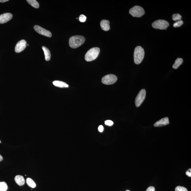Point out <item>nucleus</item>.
Segmentation results:
<instances>
[{
  "mask_svg": "<svg viewBox=\"0 0 191 191\" xmlns=\"http://www.w3.org/2000/svg\"><path fill=\"white\" fill-rule=\"evenodd\" d=\"M85 41V38L83 36H73L70 37L69 40V45L71 48L75 49L82 46Z\"/></svg>",
  "mask_w": 191,
  "mask_h": 191,
  "instance_id": "1",
  "label": "nucleus"
},
{
  "mask_svg": "<svg viewBox=\"0 0 191 191\" xmlns=\"http://www.w3.org/2000/svg\"><path fill=\"white\" fill-rule=\"evenodd\" d=\"M145 52L144 50L140 46H137L135 48L134 52V61L135 64H140L143 60Z\"/></svg>",
  "mask_w": 191,
  "mask_h": 191,
  "instance_id": "2",
  "label": "nucleus"
},
{
  "mask_svg": "<svg viewBox=\"0 0 191 191\" xmlns=\"http://www.w3.org/2000/svg\"><path fill=\"white\" fill-rule=\"evenodd\" d=\"M100 52V48H93L89 50L85 54V58L86 61L90 62L96 59Z\"/></svg>",
  "mask_w": 191,
  "mask_h": 191,
  "instance_id": "3",
  "label": "nucleus"
},
{
  "mask_svg": "<svg viewBox=\"0 0 191 191\" xmlns=\"http://www.w3.org/2000/svg\"><path fill=\"white\" fill-rule=\"evenodd\" d=\"M129 13L134 17H140L145 13L143 8L139 6H135L129 10Z\"/></svg>",
  "mask_w": 191,
  "mask_h": 191,
  "instance_id": "4",
  "label": "nucleus"
},
{
  "mask_svg": "<svg viewBox=\"0 0 191 191\" xmlns=\"http://www.w3.org/2000/svg\"><path fill=\"white\" fill-rule=\"evenodd\" d=\"M169 25V23L168 21L162 19L156 20L152 24L153 28L160 30L166 29Z\"/></svg>",
  "mask_w": 191,
  "mask_h": 191,
  "instance_id": "5",
  "label": "nucleus"
},
{
  "mask_svg": "<svg viewBox=\"0 0 191 191\" xmlns=\"http://www.w3.org/2000/svg\"><path fill=\"white\" fill-rule=\"evenodd\" d=\"M117 80V77L115 75L110 74L104 76L102 79V82L105 85H112L115 83Z\"/></svg>",
  "mask_w": 191,
  "mask_h": 191,
  "instance_id": "6",
  "label": "nucleus"
},
{
  "mask_svg": "<svg viewBox=\"0 0 191 191\" xmlns=\"http://www.w3.org/2000/svg\"><path fill=\"white\" fill-rule=\"evenodd\" d=\"M146 97V91L145 89H142L138 93L135 99V105L137 107H139L145 100Z\"/></svg>",
  "mask_w": 191,
  "mask_h": 191,
  "instance_id": "7",
  "label": "nucleus"
},
{
  "mask_svg": "<svg viewBox=\"0 0 191 191\" xmlns=\"http://www.w3.org/2000/svg\"><path fill=\"white\" fill-rule=\"evenodd\" d=\"M34 29L36 31L41 35L48 37H52V34L50 31L45 29L44 28H42V27L38 25H35V26H34Z\"/></svg>",
  "mask_w": 191,
  "mask_h": 191,
  "instance_id": "8",
  "label": "nucleus"
},
{
  "mask_svg": "<svg viewBox=\"0 0 191 191\" xmlns=\"http://www.w3.org/2000/svg\"><path fill=\"white\" fill-rule=\"evenodd\" d=\"M27 42L25 40H22L18 42L15 47V52L16 53H19L22 52L26 48Z\"/></svg>",
  "mask_w": 191,
  "mask_h": 191,
  "instance_id": "9",
  "label": "nucleus"
},
{
  "mask_svg": "<svg viewBox=\"0 0 191 191\" xmlns=\"http://www.w3.org/2000/svg\"><path fill=\"white\" fill-rule=\"evenodd\" d=\"M13 15L10 13H5L0 15V24L7 23L13 18Z\"/></svg>",
  "mask_w": 191,
  "mask_h": 191,
  "instance_id": "10",
  "label": "nucleus"
},
{
  "mask_svg": "<svg viewBox=\"0 0 191 191\" xmlns=\"http://www.w3.org/2000/svg\"><path fill=\"white\" fill-rule=\"evenodd\" d=\"M169 124V119L168 117H165L155 123V127H161V126L168 125Z\"/></svg>",
  "mask_w": 191,
  "mask_h": 191,
  "instance_id": "11",
  "label": "nucleus"
},
{
  "mask_svg": "<svg viewBox=\"0 0 191 191\" xmlns=\"http://www.w3.org/2000/svg\"><path fill=\"white\" fill-rule=\"evenodd\" d=\"M109 23L110 22L108 20L104 19L101 21L100 22V25L102 29L104 31H109L110 28Z\"/></svg>",
  "mask_w": 191,
  "mask_h": 191,
  "instance_id": "12",
  "label": "nucleus"
},
{
  "mask_svg": "<svg viewBox=\"0 0 191 191\" xmlns=\"http://www.w3.org/2000/svg\"><path fill=\"white\" fill-rule=\"evenodd\" d=\"M16 183L19 186H23L25 183V180L23 176L21 175H17L15 178Z\"/></svg>",
  "mask_w": 191,
  "mask_h": 191,
  "instance_id": "13",
  "label": "nucleus"
},
{
  "mask_svg": "<svg viewBox=\"0 0 191 191\" xmlns=\"http://www.w3.org/2000/svg\"><path fill=\"white\" fill-rule=\"evenodd\" d=\"M52 83L54 86L58 88H67L69 87V85L67 83L62 81L55 80Z\"/></svg>",
  "mask_w": 191,
  "mask_h": 191,
  "instance_id": "14",
  "label": "nucleus"
},
{
  "mask_svg": "<svg viewBox=\"0 0 191 191\" xmlns=\"http://www.w3.org/2000/svg\"><path fill=\"white\" fill-rule=\"evenodd\" d=\"M42 49H43L44 52L45 60L46 61H49L50 60L51 58L50 51L47 48L45 47V46H43Z\"/></svg>",
  "mask_w": 191,
  "mask_h": 191,
  "instance_id": "15",
  "label": "nucleus"
},
{
  "mask_svg": "<svg viewBox=\"0 0 191 191\" xmlns=\"http://www.w3.org/2000/svg\"><path fill=\"white\" fill-rule=\"evenodd\" d=\"M183 62V60L182 58H177L175 61L172 67L174 69L178 68L180 65H181Z\"/></svg>",
  "mask_w": 191,
  "mask_h": 191,
  "instance_id": "16",
  "label": "nucleus"
},
{
  "mask_svg": "<svg viewBox=\"0 0 191 191\" xmlns=\"http://www.w3.org/2000/svg\"><path fill=\"white\" fill-rule=\"evenodd\" d=\"M27 1L30 5L34 8H39L40 7L39 3L36 0H27Z\"/></svg>",
  "mask_w": 191,
  "mask_h": 191,
  "instance_id": "17",
  "label": "nucleus"
},
{
  "mask_svg": "<svg viewBox=\"0 0 191 191\" xmlns=\"http://www.w3.org/2000/svg\"><path fill=\"white\" fill-rule=\"evenodd\" d=\"M26 183L30 187L34 188H35L36 187V184L35 182L31 178H27L26 179Z\"/></svg>",
  "mask_w": 191,
  "mask_h": 191,
  "instance_id": "18",
  "label": "nucleus"
},
{
  "mask_svg": "<svg viewBox=\"0 0 191 191\" xmlns=\"http://www.w3.org/2000/svg\"><path fill=\"white\" fill-rule=\"evenodd\" d=\"M7 188V184L5 182H0V191H6Z\"/></svg>",
  "mask_w": 191,
  "mask_h": 191,
  "instance_id": "19",
  "label": "nucleus"
},
{
  "mask_svg": "<svg viewBox=\"0 0 191 191\" xmlns=\"http://www.w3.org/2000/svg\"><path fill=\"white\" fill-rule=\"evenodd\" d=\"M182 16L178 13L174 14L172 15V19L174 21L181 20Z\"/></svg>",
  "mask_w": 191,
  "mask_h": 191,
  "instance_id": "20",
  "label": "nucleus"
},
{
  "mask_svg": "<svg viewBox=\"0 0 191 191\" xmlns=\"http://www.w3.org/2000/svg\"><path fill=\"white\" fill-rule=\"evenodd\" d=\"M183 21L180 20V21H177V22H176L174 24L173 26L174 27L176 28L177 27H180L182 25H183Z\"/></svg>",
  "mask_w": 191,
  "mask_h": 191,
  "instance_id": "21",
  "label": "nucleus"
},
{
  "mask_svg": "<svg viewBox=\"0 0 191 191\" xmlns=\"http://www.w3.org/2000/svg\"><path fill=\"white\" fill-rule=\"evenodd\" d=\"M175 191H188L187 189L183 186H177L175 188Z\"/></svg>",
  "mask_w": 191,
  "mask_h": 191,
  "instance_id": "22",
  "label": "nucleus"
},
{
  "mask_svg": "<svg viewBox=\"0 0 191 191\" xmlns=\"http://www.w3.org/2000/svg\"><path fill=\"white\" fill-rule=\"evenodd\" d=\"M86 17L84 15H81L79 17L80 21L82 22H85L86 20Z\"/></svg>",
  "mask_w": 191,
  "mask_h": 191,
  "instance_id": "23",
  "label": "nucleus"
},
{
  "mask_svg": "<svg viewBox=\"0 0 191 191\" xmlns=\"http://www.w3.org/2000/svg\"><path fill=\"white\" fill-rule=\"evenodd\" d=\"M105 124L107 125L111 126L113 125L114 123L113 121L110 120H107L105 121Z\"/></svg>",
  "mask_w": 191,
  "mask_h": 191,
  "instance_id": "24",
  "label": "nucleus"
},
{
  "mask_svg": "<svg viewBox=\"0 0 191 191\" xmlns=\"http://www.w3.org/2000/svg\"><path fill=\"white\" fill-rule=\"evenodd\" d=\"M146 191H155V188L153 186H150L147 188Z\"/></svg>",
  "mask_w": 191,
  "mask_h": 191,
  "instance_id": "25",
  "label": "nucleus"
},
{
  "mask_svg": "<svg viewBox=\"0 0 191 191\" xmlns=\"http://www.w3.org/2000/svg\"><path fill=\"white\" fill-rule=\"evenodd\" d=\"M186 175L189 177H191V168L189 169L186 172Z\"/></svg>",
  "mask_w": 191,
  "mask_h": 191,
  "instance_id": "26",
  "label": "nucleus"
},
{
  "mask_svg": "<svg viewBox=\"0 0 191 191\" xmlns=\"http://www.w3.org/2000/svg\"><path fill=\"white\" fill-rule=\"evenodd\" d=\"M98 130L99 132H102L104 130V128L103 126L102 125H100L98 127Z\"/></svg>",
  "mask_w": 191,
  "mask_h": 191,
  "instance_id": "27",
  "label": "nucleus"
},
{
  "mask_svg": "<svg viewBox=\"0 0 191 191\" xmlns=\"http://www.w3.org/2000/svg\"><path fill=\"white\" fill-rule=\"evenodd\" d=\"M7 1H9L8 0H0V2L1 3L6 2Z\"/></svg>",
  "mask_w": 191,
  "mask_h": 191,
  "instance_id": "28",
  "label": "nucleus"
},
{
  "mask_svg": "<svg viewBox=\"0 0 191 191\" xmlns=\"http://www.w3.org/2000/svg\"><path fill=\"white\" fill-rule=\"evenodd\" d=\"M3 160V158L2 156L0 155V162L2 161Z\"/></svg>",
  "mask_w": 191,
  "mask_h": 191,
  "instance_id": "29",
  "label": "nucleus"
},
{
  "mask_svg": "<svg viewBox=\"0 0 191 191\" xmlns=\"http://www.w3.org/2000/svg\"><path fill=\"white\" fill-rule=\"evenodd\" d=\"M126 191H130L129 190H126Z\"/></svg>",
  "mask_w": 191,
  "mask_h": 191,
  "instance_id": "30",
  "label": "nucleus"
},
{
  "mask_svg": "<svg viewBox=\"0 0 191 191\" xmlns=\"http://www.w3.org/2000/svg\"><path fill=\"white\" fill-rule=\"evenodd\" d=\"M1 143V140H0V143Z\"/></svg>",
  "mask_w": 191,
  "mask_h": 191,
  "instance_id": "31",
  "label": "nucleus"
},
{
  "mask_svg": "<svg viewBox=\"0 0 191 191\" xmlns=\"http://www.w3.org/2000/svg\"><path fill=\"white\" fill-rule=\"evenodd\" d=\"M27 46H29V45H28V44H27Z\"/></svg>",
  "mask_w": 191,
  "mask_h": 191,
  "instance_id": "32",
  "label": "nucleus"
}]
</instances>
